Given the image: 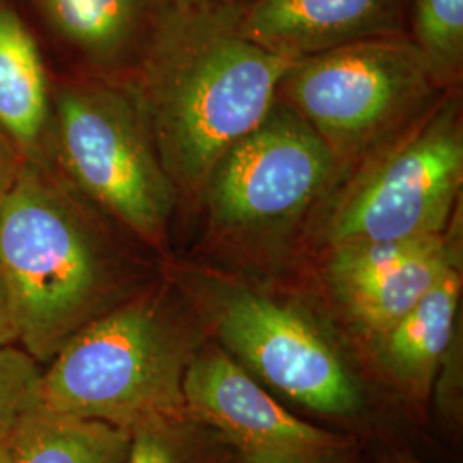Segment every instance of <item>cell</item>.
<instances>
[{"mask_svg": "<svg viewBox=\"0 0 463 463\" xmlns=\"http://www.w3.org/2000/svg\"><path fill=\"white\" fill-rule=\"evenodd\" d=\"M24 158L16 146L0 133V208L13 191Z\"/></svg>", "mask_w": 463, "mask_h": 463, "instance_id": "cell-19", "label": "cell"}, {"mask_svg": "<svg viewBox=\"0 0 463 463\" xmlns=\"http://www.w3.org/2000/svg\"><path fill=\"white\" fill-rule=\"evenodd\" d=\"M187 417L213 426L246 458L275 457L317 462L335 438L285 411L248 373L222 352L189 361L184 371Z\"/></svg>", "mask_w": 463, "mask_h": 463, "instance_id": "cell-9", "label": "cell"}, {"mask_svg": "<svg viewBox=\"0 0 463 463\" xmlns=\"http://www.w3.org/2000/svg\"><path fill=\"white\" fill-rule=\"evenodd\" d=\"M400 463H417V462H400Z\"/></svg>", "mask_w": 463, "mask_h": 463, "instance_id": "cell-24", "label": "cell"}, {"mask_svg": "<svg viewBox=\"0 0 463 463\" xmlns=\"http://www.w3.org/2000/svg\"><path fill=\"white\" fill-rule=\"evenodd\" d=\"M185 420L158 422L131 430V445L122 463H187Z\"/></svg>", "mask_w": 463, "mask_h": 463, "instance_id": "cell-18", "label": "cell"}, {"mask_svg": "<svg viewBox=\"0 0 463 463\" xmlns=\"http://www.w3.org/2000/svg\"><path fill=\"white\" fill-rule=\"evenodd\" d=\"M50 158L124 227L148 242L162 239L174 189L133 81L97 76L52 83Z\"/></svg>", "mask_w": 463, "mask_h": 463, "instance_id": "cell-4", "label": "cell"}, {"mask_svg": "<svg viewBox=\"0 0 463 463\" xmlns=\"http://www.w3.org/2000/svg\"><path fill=\"white\" fill-rule=\"evenodd\" d=\"M52 81L16 7L0 0V133L24 160L50 164Z\"/></svg>", "mask_w": 463, "mask_h": 463, "instance_id": "cell-13", "label": "cell"}, {"mask_svg": "<svg viewBox=\"0 0 463 463\" xmlns=\"http://www.w3.org/2000/svg\"><path fill=\"white\" fill-rule=\"evenodd\" d=\"M42 371L24 348L0 347V447H9L23 417L42 400Z\"/></svg>", "mask_w": 463, "mask_h": 463, "instance_id": "cell-16", "label": "cell"}, {"mask_svg": "<svg viewBox=\"0 0 463 463\" xmlns=\"http://www.w3.org/2000/svg\"><path fill=\"white\" fill-rule=\"evenodd\" d=\"M216 328L223 344L263 380L316 412L347 415L359 393L326 338L292 307L248 290L220 300Z\"/></svg>", "mask_w": 463, "mask_h": 463, "instance_id": "cell-7", "label": "cell"}, {"mask_svg": "<svg viewBox=\"0 0 463 463\" xmlns=\"http://www.w3.org/2000/svg\"><path fill=\"white\" fill-rule=\"evenodd\" d=\"M0 273L17 344L42 365L122 302L103 232L52 162L24 160L0 208Z\"/></svg>", "mask_w": 463, "mask_h": 463, "instance_id": "cell-2", "label": "cell"}, {"mask_svg": "<svg viewBox=\"0 0 463 463\" xmlns=\"http://www.w3.org/2000/svg\"><path fill=\"white\" fill-rule=\"evenodd\" d=\"M33 2L53 38L99 72L137 67L164 13L156 0Z\"/></svg>", "mask_w": 463, "mask_h": 463, "instance_id": "cell-12", "label": "cell"}, {"mask_svg": "<svg viewBox=\"0 0 463 463\" xmlns=\"http://www.w3.org/2000/svg\"><path fill=\"white\" fill-rule=\"evenodd\" d=\"M397 0H258L241 33L298 61L388 28Z\"/></svg>", "mask_w": 463, "mask_h": 463, "instance_id": "cell-11", "label": "cell"}, {"mask_svg": "<svg viewBox=\"0 0 463 463\" xmlns=\"http://www.w3.org/2000/svg\"><path fill=\"white\" fill-rule=\"evenodd\" d=\"M460 287V273L453 265L409 313L381 335V364L414 397L430 393V383L451 342Z\"/></svg>", "mask_w": 463, "mask_h": 463, "instance_id": "cell-14", "label": "cell"}, {"mask_svg": "<svg viewBox=\"0 0 463 463\" xmlns=\"http://www.w3.org/2000/svg\"><path fill=\"white\" fill-rule=\"evenodd\" d=\"M415 36L430 67L453 69L462 61L463 0H415Z\"/></svg>", "mask_w": 463, "mask_h": 463, "instance_id": "cell-17", "label": "cell"}, {"mask_svg": "<svg viewBox=\"0 0 463 463\" xmlns=\"http://www.w3.org/2000/svg\"><path fill=\"white\" fill-rule=\"evenodd\" d=\"M129 445L131 430L52 411L40 400L9 448L14 463H122Z\"/></svg>", "mask_w": 463, "mask_h": 463, "instance_id": "cell-15", "label": "cell"}, {"mask_svg": "<svg viewBox=\"0 0 463 463\" xmlns=\"http://www.w3.org/2000/svg\"><path fill=\"white\" fill-rule=\"evenodd\" d=\"M183 340L155 292L126 298L78 331L42 371L57 412L134 430L187 420Z\"/></svg>", "mask_w": 463, "mask_h": 463, "instance_id": "cell-3", "label": "cell"}, {"mask_svg": "<svg viewBox=\"0 0 463 463\" xmlns=\"http://www.w3.org/2000/svg\"><path fill=\"white\" fill-rule=\"evenodd\" d=\"M0 463H14L13 455H11V448L0 447Z\"/></svg>", "mask_w": 463, "mask_h": 463, "instance_id": "cell-23", "label": "cell"}, {"mask_svg": "<svg viewBox=\"0 0 463 463\" xmlns=\"http://www.w3.org/2000/svg\"><path fill=\"white\" fill-rule=\"evenodd\" d=\"M294 64L204 11H164L133 84L170 181H204L265 122Z\"/></svg>", "mask_w": 463, "mask_h": 463, "instance_id": "cell-1", "label": "cell"}, {"mask_svg": "<svg viewBox=\"0 0 463 463\" xmlns=\"http://www.w3.org/2000/svg\"><path fill=\"white\" fill-rule=\"evenodd\" d=\"M5 345H17V333L13 313H11L7 288L0 273V347H5Z\"/></svg>", "mask_w": 463, "mask_h": 463, "instance_id": "cell-20", "label": "cell"}, {"mask_svg": "<svg viewBox=\"0 0 463 463\" xmlns=\"http://www.w3.org/2000/svg\"><path fill=\"white\" fill-rule=\"evenodd\" d=\"M463 177L457 118L441 116L373 170L331 223L335 246L438 235Z\"/></svg>", "mask_w": 463, "mask_h": 463, "instance_id": "cell-6", "label": "cell"}, {"mask_svg": "<svg viewBox=\"0 0 463 463\" xmlns=\"http://www.w3.org/2000/svg\"><path fill=\"white\" fill-rule=\"evenodd\" d=\"M175 9L185 11V13H196V11H204V7L210 4V0H174Z\"/></svg>", "mask_w": 463, "mask_h": 463, "instance_id": "cell-21", "label": "cell"}, {"mask_svg": "<svg viewBox=\"0 0 463 463\" xmlns=\"http://www.w3.org/2000/svg\"><path fill=\"white\" fill-rule=\"evenodd\" d=\"M430 69L417 45L365 38L298 59L287 78L316 133L347 146L388 126L419 99Z\"/></svg>", "mask_w": 463, "mask_h": 463, "instance_id": "cell-5", "label": "cell"}, {"mask_svg": "<svg viewBox=\"0 0 463 463\" xmlns=\"http://www.w3.org/2000/svg\"><path fill=\"white\" fill-rule=\"evenodd\" d=\"M331 158L328 143L309 124L266 118L212 170L213 218L232 229H252L296 215L326 183Z\"/></svg>", "mask_w": 463, "mask_h": 463, "instance_id": "cell-8", "label": "cell"}, {"mask_svg": "<svg viewBox=\"0 0 463 463\" xmlns=\"http://www.w3.org/2000/svg\"><path fill=\"white\" fill-rule=\"evenodd\" d=\"M246 463H317L309 460H298V458H275V457H250L246 458Z\"/></svg>", "mask_w": 463, "mask_h": 463, "instance_id": "cell-22", "label": "cell"}, {"mask_svg": "<svg viewBox=\"0 0 463 463\" xmlns=\"http://www.w3.org/2000/svg\"><path fill=\"white\" fill-rule=\"evenodd\" d=\"M453 266L441 233L338 244L328 266L335 294L365 330L383 335Z\"/></svg>", "mask_w": 463, "mask_h": 463, "instance_id": "cell-10", "label": "cell"}]
</instances>
